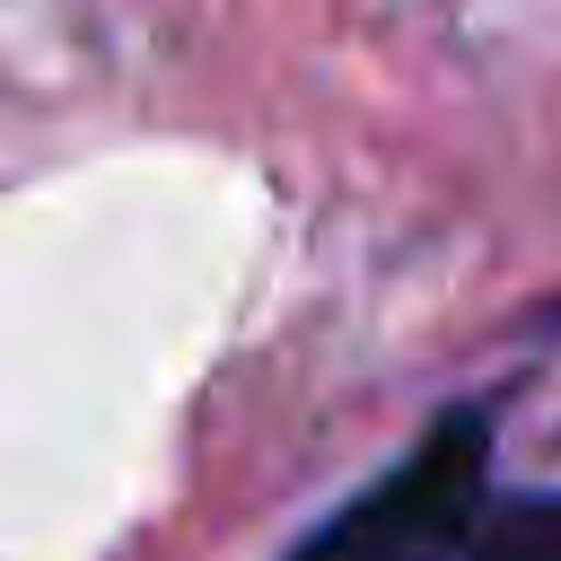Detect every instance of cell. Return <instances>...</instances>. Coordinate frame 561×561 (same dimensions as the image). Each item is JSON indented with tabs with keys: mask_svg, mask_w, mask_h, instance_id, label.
<instances>
[{
	"mask_svg": "<svg viewBox=\"0 0 561 561\" xmlns=\"http://www.w3.org/2000/svg\"><path fill=\"white\" fill-rule=\"evenodd\" d=\"M482 412H447L377 491H359L298 561H456L482 517Z\"/></svg>",
	"mask_w": 561,
	"mask_h": 561,
	"instance_id": "obj_1",
	"label": "cell"
},
{
	"mask_svg": "<svg viewBox=\"0 0 561 561\" xmlns=\"http://www.w3.org/2000/svg\"><path fill=\"white\" fill-rule=\"evenodd\" d=\"M473 561H561V491H535V500H508L491 517H473Z\"/></svg>",
	"mask_w": 561,
	"mask_h": 561,
	"instance_id": "obj_2",
	"label": "cell"
}]
</instances>
